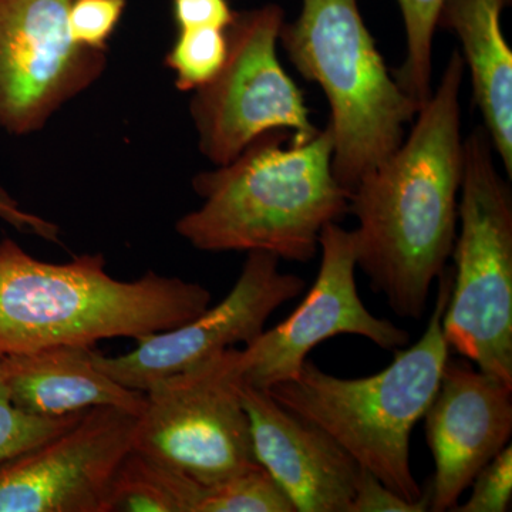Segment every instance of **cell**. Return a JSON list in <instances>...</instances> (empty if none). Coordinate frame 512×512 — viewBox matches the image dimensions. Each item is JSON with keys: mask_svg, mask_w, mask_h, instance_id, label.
Returning <instances> with one entry per match:
<instances>
[{"mask_svg": "<svg viewBox=\"0 0 512 512\" xmlns=\"http://www.w3.org/2000/svg\"><path fill=\"white\" fill-rule=\"evenodd\" d=\"M464 74L454 50L409 136L349 195L357 268L399 318H423L431 286L453 254L464 173Z\"/></svg>", "mask_w": 512, "mask_h": 512, "instance_id": "cell-1", "label": "cell"}, {"mask_svg": "<svg viewBox=\"0 0 512 512\" xmlns=\"http://www.w3.org/2000/svg\"><path fill=\"white\" fill-rule=\"evenodd\" d=\"M332 154L329 126L309 140L284 130L262 134L231 163L195 175L202 205L175 231L198 251L312 261L322 229L349 214L350 194L333 174Z\"/></svg>", "mask_w": 512, "mask_h": 512, "instance_id": "cell-2", "label": "cell"}, {"mask_svg": "<svg viewBox=\"0 0 512 512\" xmlns=\"http://www.w3.org/2000/svg\"><path fill=\"white\" fill-rule=\"evenodd\" d=\"M211 301L207 288L175 276L120 281L100 254L49 264L12 239L0 242V357L137 340L190 322Z\"/></svg>", "mask_w": 512, "mask_h": 512, "instance_id": "cell-3", "label": "cell"}, {"mask_svg": "<svg viewBox=\"0 0 512 512\" xmlns=\"http://www.w3.org/2000/svg\"><path fill=\"white\" fill-rule=\"evenodd\" d=\"M439 279L427 329L409 349L396 350L394 362L382 372L343 379L306 359L298 376L266 390L289 412L325 431L360 467L410 503L424 497L410 466V436L433 400L450 357L443 315L453 269H444Z\"/></svg>", "mask_w": 512, "mask_h": 512, "instance_id": "cell-4", "label": "cell"}, {"mask_svg": "<svg viewBox=\"0 0 512 512\" xmlns=\"http://www.w3.org/2000/svg\"><path fill=\"white\" fill-rule=\"evenodd\" d=\"M279 43L328 99L332 170L350 194L400 147L420 106L387 69L357 0H302L298 19L282 25Z\"/></svg>", "mask_w": 512, "mask_h": 512, "instance_id": "cell-5", "label": "cell"}, {"mask_svg": "<svg viewBox=\"0 0 512 512\" xmlns=\"http://www.w3.org/2000/svg\"><path fill=\"white\" fill-rule=\"evenodd\" d=\"M458 222L444 339L481 372L512 386V192L484 127L464 140Z\"/></svg>", "mask_w": 512, "mask_h": 512, "instance_id": "cell-6", "label": "cell"}, {"mask_svg": "<svg viewBox=\"0 0 512 512\" xmlns=\"http://www.w3.org/2000/svg\"><path fill=\"white\" fill-rule=\"evenodd\" d=\"M284 22V10L275 3L235 13L225 30L228 53L221 72L192 96L198 148L217 167L269 131H289L299 140L319 133L302 90L279 62Z\"/></svg>", "mask_w": 512, "mask_h": 512, "instance_id": "cell-7", "label": "cell"}, {"mask_svg": "<svg viewBox=\"0 0 512 512\" xmlns=\"http://www.w3.org/2000/svg\"><path fill=\"white\" fill-rule=\"evenodd\" d=\"M235 353L224 350L144 392L134 450L202 485L261 466L238 392Z\"/></svg>", "mask_w": 512, "mask_h": 512, "instance_id": "cell-8", "label": "cell"}, {"mask_svg": "<svg viewBox=\"0 0 512 512\" xmlns=\"http://www.w3.org/2000/svg\"><path fill=\"white\" fill-rule=\"evenodd\" d=\"M319 251L318 276L301 305L245 349H237L239 383L268 390L291 380L319 343L340 335L362 336L387 352H396L409 343L407 330L389 319L377 318L360 299L352 231L330 222L320 232Z\"/></svg>", "mask_w": 512, "mask_h": 512, "instance_id": "cell-9", "label": "cell"}, {"mask_svg": "<svg viewBox=\"0 0 512 512\" xmlns=\"http://www.w3.org/2000/svg\"><path fill=\"white\" fill-rule=\"evenodd\" d=\"M73 0H0V127L36 133L106 69V50L70 36Z\"/></svg>", "mask_w": 512, "mask_h": 512, "instance_id": "cell-10", "label": "cell"}, {"mask_svg": "<svg viewBox=\"0 0 512 512\" xmlns=\"http://www.w3.org/2000/svg\"><path fill=\"white\" fill-rule=\"evenodd\" d=\"M268 252H248L234 288L218 305L177 328L137 339L126 355L94 353V362L121 386L147 392L165 377L177 375L217 353L248 345L265 330L276 309L305 291L301 276L285 274Z\"/></svg>", "mask_w": 512, "mask_h": 512, "instance_id": "cell-11", "label": "cell"}, {"mask_svg": "<svg viewBox=\"0 0 512 512\" xmlns=\"http://www.w3.org/2000/svg\"><path fill=\"white\" fill-rule=\"evenodd\" d=\"M138 414L96 407L0 466V512H104L114 471L133 448Z\"/></svg>", "mask_w": 512, "mask_h": 512, "instance_id": "cell-12", "label": "cell"}, {"mask_svg": "<svg viewBox=\"0 0 512 512\" xmlns=\"http://www.w3.org/2000/svg\"><path fill=\"white\" fill-rule=\"evenodd\" d=\"M423 417L436 468L429 510L453 511L478 471L510 444L512 386L448 357Z\"/></svg>", "mask_w": 512, "mask_h": 512, "instance_id": "cell-13", "label": "cell"}, {"mask_svg": "<svg viewBox=\"0 0 512 512\" xmlns=\"http://www.w3.org/2000/svg\"><path fill=\"white\" fill-rule=\"evenodd\" d=\"M256 461L296 512H348L360 466L325 431L281 406L266 390L238 382Z\"/></svg>", "mask_w": 512, "mask_h": 512, "instance_id": "cell-14", "label": "cell"}, {"mask_svg": "<svg viewBox=\"0 0 512 512\" xmlns=\"http://www.w3.org/2000/svg\"><path fill=\"white\" fill-rule=\"evenodd\" d=\"M90 346H56L2 357L12 402L42 417L119 407L140 414L146 394L121 386L94 362Z\"/></svg>", "mask_w": 512, "mask_h": 512, "instance_id": "cell-15", "label": "cell"}, {"mask_svg": "<svg viewBox=\"0 0 512 512\" xmlns=\"http://www.w3.org/2000/svg\"><path fill=\"white\" fill-rule=\"evenodd\" d=\"M511 0H444L437 28L451 30L470 72L474 104L495 154L512 177V52L501 26Z\"/></svg>", "mask_w": 512, "mask_h": 512, "instance_id": "cell-16", "label": "cell"}, {"mask_svg": "<svg viewBox=\"0 0 512 512\" xmlns=\"http://www.w3.org/2000/svg\"><path fill=\"white\" fill-rule=\"evenodd\" d=\"M205 487L131 448L111 478L104 512H198Z\"/></svg>", "mask_w": 512, "mask_h": 512, "instance_id": "cell-17", "label": "cell"}, {"mask_svg": "<svg viewBox=\"0 0 512 512\" xmlns=\"http://www.w3.org/2000/svg\"><path fill=\"white\" fill-rule=\"evenodd\" d=\"M444 0H397L406 33V57L397 83L419 106L433 93V39Z\"/></svg>", "mask_w": 512, "mask_h": 512, "instance_id": "cell-18", "label": "cell"}, {"mask_svg": "<svg viewBox=\"0 0 512 512\" xmlns=\"http://www.w3.org/2000/svg\"><path fill=\"white\" fill-rule=\"evenodd\" d=\"M198 512H296L291 500L262 466L207 485Z\"/></svg>", "mask_w": 512, "mask_h": 512, "instance_id": "cell-19", "label": "cell"}, {"mask_svg": "<svg viewBox=\"0 0 512 512\" xmlns=\"http://www.w3.org/2000/svg\"><path fill=\"white\" fill-rule=\"evenodd\" d=\"M227 32L221 29H183L165 64L175 73V87L181 92H195L212 82L227 59Z\"/></svg>", "mask_w": 512, "mask_h": 512, "instance_id": "cell-20", "label": "cell"}, {"mask_svg": "<svg viewBox=\"0 0 512 512\" xmlns=\"http://www.w3.org/2000/svg\"><path fill=\"white\" fill-rule=\"evenodd\" d=\"M87 412L60 417H42L23 412L12 402L5 366L0 357V466L69 429Z\"/></svg>", "mask_w": 512, "mask_h": 512, "instance_id": "cell-21", "label": "cell"}, {"mask_svg": "<svg viewBox=\"0 0 512 512\" xmlns=\"http://www.w3.org/2000/svg\"><path fill=\"white\" fill-rule=\"evenodd\" d=\"M471 494L458 512H507L512 501V448L511 444L488 461L474 477Z\"/></svg>", "mask_w": 512, "mask_h": 512, "instance_id": "cell-22", "label": "cell"}, {"mask_svg": "<svg viewBox=\"0 0 512 512\" xmlns=\"http://www.w3.org/2000/svg\"><path fill=\"white\" fill-rule=\"evenodd\" d=\"M126 3V0H73L69 10L70 36L77 45L106 50Z\"/></svg>", "mask_w": 512, "mask_h": 512, "instance_id": "cell-23", "label": "cell"}, {"mask_svg": "<svg viewBox=\"0 0 512 512\" xmlns=\"http://www.w3.org/2000/svg\"><path fill=\"white\" fill-rule=\"evenodd\" d=\"M430 487L419 503H410L402 495L394 493L379 478L360 467L355 494L348 512H424L430 508Z\"/></svg>", "mask_w": 512, "mask_h": 512, "instance_id": "cell-24", "label": "cell"}, {"mask_svg": "<svg viewBox=\"0 0 512 512\" xmlns=\"http://www.w3.org/2000/svg\"><path fill=\"white\" fill-rule=\"evenodd\" d=\"M173 15L178 30H227L235 18L228 0H173Z\"/></svg>", "mask_w": 512, "mask_h": 512, "instance_id": "cell-25", "label": "cell"}, {"mask_svg": "<svg viewBox=\"0 0 512 512\" xmlns=\"http://www.w3.org/2000/svg\"><path fill=\"white\" fill-rule=\"evenodd\" d=\"M0 220L8 222L23 234H32L49 242L60 244V229L53 222L23 211L18 201L0 185Z\"/></svg>", "mask_w": 512, "mask_h": 512, "instance_id": "cell-26", "label": "cell"}]
</instances>
